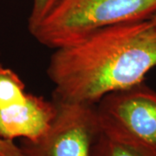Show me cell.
I'll use <instances>...</instances> for the list:
<instances>
[{
	"instance_id": "8",
	"label": "cell",
	"mask_w": 156,
	"mask_h": 156,
	"mask_svg": "<svg viewBox=\"0 0 156 156\" xmlns=\"http://www.w3.org/2000/svg\"><path fill=\"white\" fill-rule=\"evenodd\" d=\"M60 0H33L28 19L29 31H31L44 18Z\"/></svg>"
},
{
	"instance_id": "9",
	"label": "cell",
	"mask_w": 156,
	"mask_h": 156,
	"mask_svg": "<svg viewBox=\"0 0 156 156\" xmlns=\"http://www.w3.org/2000/svg\"><path fill=\"white\" fill-rule=\"evenodd\" d=\"M0 156H23L20 147L12 140L0 138Z\"/></svg>"
},
{
	"instance_id": "3",
	"label": "cell",
	"mask_w": 156,
	"mask_h": 156,
	"mask_svg": "<svg viewBox=\"0 0 156 156\" xmlns=\"http://www.w3.org/2000/svg\"><path fill=\"white\" fill-rule=\"evenodd\" d=\"M101 131L156 154V91L143 83L106 95L95 105Z\"/></svg>"
},
{
	"instance_id": "7",
	"label": "cell",
	"mask_w": 156,
	"mask_h": 156,
	"mask_svg": "<svg viewBox=\"0 0 156 156\" xmlns=\"http://www.w3.org/2000/svg\"><path fill=\"white\" fill-rule=\"evenodd\" d=\"M28 94L21 78L0 63V108L22 102L26 100Z\"/></svg>"
},
{
	"instance_id": "4",
	"label": "cell",
	"mask_w": 156,
	"mask_h": 156,
	"mask_svg": "<svg viewBox=\"0 0 156 156\" xmlns=\"http://www.w3.org/2000/svg\"><path fill=\"white\" fill-rule=\"evenodd\" d=\"M56 103L57 113L48 131L36 140L23 139V156H92L101 132L95 106Z\"/></svg>"
},
{
	"instance_id": "5",
	"label": "cell",
	"mask_w": 156,
	"mask_h": 156,
	"mask_svg": "<svg viewBox=\"0 0 156 156\" xmlns=\"http://www.w3.org/2000/svg\"><path fill=\"white\" fill-rule=\"evenodd\" d=\"M57 113V104L28 94L26 100L0 108V138L36 140L48 131Z\"/></svg>"
},
{
	"instance_id": "1",
	"label": "cell",
	"mask_w": 156,
	"mask_h": 156,
	"mask_svg": "<svg viewBox=\"0 0 156 156\" xmlns=\"http://www.w3.org/2000/svg\"><path fill=\"white\" fill-rule=\"evenodd\" d=\"M156 67V25L152 19L101 29L56 49L48 76L57 103L95 106L111 93L143 83Z\"/></svg>"
},
{
	"instance_id": "2",
	"label": "cell",
	"mask_w": 156,
	"mask_h": 156,
	"mask_svg": "<svg viewBox=\"0 0 156 156\" xmlns=\"http://www.w3.org/2000/svg\"><path fill=\"white\" fill-rule=\"evenodd\" d=\"M155 14L156 0H60L30 32L39 44L56 50L101 29Z\"/></svg>"
},
{
	"instance_id": "10",
	"label": "cell",
	"mask_w": 156,
	"mask_h": 156,
	"mask_svg": "<svg viewBox=\"0 0 156 156\" xmlns=\"http://www.w3.org/2000/svg\"><path fill=\"white\" fill-rule=\"evenodd\" d=\"M151 19H152V21H153V22L155 23V25H156V14H155V15H154V17H152Z\"/></svg>"
},
{
	"instance_id": "6",
	"label": "cell",
	"mask_w": 156,
	"mask_h": 156,
	"mask_svg": "<svg viewBox=\"0 0 156 156\" xmlns=\"http://www.w3.org/2000/svg\"><path fill=\"white\" fill-rule=\"evenodd\" d=\"M92 156H156L155 153L101 131L95 140Z\"/></svg>"
}]
</instances>
